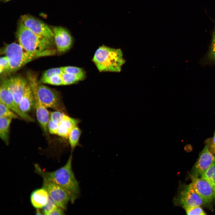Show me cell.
Wrapping results in <instances>:
<instances>
[{"mask_svg":"<svg viewBox=\"0 0 215 215\" xmlns=\"http://www.w3.org/2000/svg\"><path fill=\"white\" fill-rule=\"evenodd\" d=\"M72 158L71 154L64 165L52 172L43 170L37 164L34 166L36 172L43 179L52 182L63 188L68 195L71 203L73 204L79 197L80 190L72 169Z\"/></svg>","mask_w":215,"mask_h":215,"instance_id":"cell-1","label":"cell"},{"mask_svg":"<svg viewBox=\"0 0 215 215\" xmlns=\"http://www.w3.org/2000/svg\"><path fill=\"white\" fill-rule=\"evenodd\" d=\"M16 36L19 44L27 52L42 54L44 56L55 53L51 49L53 44V39L34 33L26 27L21 21L18 27Z\"/></svg>","mask_w":215,"mask_h":215,"instance_id":"cell-2","label":"cell"},{"mask_svg":"<svg viewBox=\"0 0 215 215\" xmlns=\"http://www.w3.org/2000/svg\"><path fill=\"white\" fill-rule=\"evenodd\" d=\"M92 61L100 72L117 73L121 71L125 62L121 49L103 45L96 50Z\"/></svg>","mask_w":215,"mask_h":215,"instance_id":"cell-3","label":"cell"},{"mask_svg":"<svg viewBox=\"0 0 215 215\" xmlns=\"http://www.w3.org/2000/svg\"><path fill=\"white\" fill-rule=\"evenodd\" d=\"M29 82L32 88L35 97L47 108L64 112L65 108L59 93L56 91L36 82L30 77Z\"/></svg>","mask_w":215,"mask_h":215,"instance_id":"cell-4","label":"cell"},{"mask_svg":"<svg viewBox=\"0 0 215 215\" xmlns=\"http://www.w3.org/2000/svg\"><path fill=\"white\" fill-rule=\"evenodd\" d=\"M2 53L7 58L10 64L8 72L17 70L35 58L43 56L42 54H34L25 51L19 44L12 43L7 45Z\"/></svg>","mask_w":215,"mask_h":215,"instance_id":"cell-5","label":"cell"},{"mask_svg":"<svg viewBox=\"0 0 215 215\" xmlns=\"http://www.w3.org/2000/svg\"><path fill=\"white\" fill-rule=\"evenodd\" d=\"M173 202L175 205L181 206L184 209L192 206L206 205L191 184L180 185Z\"/></svg>","mask_w":215,"mask_h":215,"instance_id":"cell-6","label":"cell"},{"mask_svg":"<svg viewBox=\"0 0 215 215\" xmlns=\"http://www.w3.org/2000/svg\"><path fill=\"white\" fill-rule=\"evenodd\" d=\"M0 102L6 105L19 117L27 122H34V119L31 116L21 110L9 90L5 80L0 85Z\"/></svg>","mask_w":215,"mask_h":215,"instance_id":"cell-7","label":"cell"},{"mask_svg":"<svg viewBox=\"0 0 215 215\" xmlns=\"http://www.w3.org/2000/svg\"><path fill=\"white\" fill-rule=\"evenodd\" d=\"M43 179L42 187L47 191L50 197L56 205L64 211L67 208L70 199L65 190L56 183L46 179Z\"/></svg>","mask_w":215,"mask_h":215,"instance_id":"cell-8","label":"cell"},{"mask_svg":"<svg viewBox=\"0 0 215 215\" xmlns=\"http://www.w3.org/2000/svg\"><path fill=\"white\" fill-rule=\"evenodd\" d=\"M190 177L191 184L206 205L212 202L215 199V192L211 185L201 177Z\"/></svg>","mask_w":215,"mask_h":215,"instance_id":"cell-9","label":"cell"},{"mask_svg":"<svg viewBox=\"0 0 215 215\" xmlns=\"http://www.w3.org/2000/svg\"><path fill=\"white\" fill-rule=\"evenodd\" d=\"M21 21L26 27L37 35L50 39L54 38L53 31L47 24L30 15L22 16Z\"/></svg>","mask_w":215,"mask_h":215,"instance_id":"cell-10","label":"cell"},{"mask_svg":"<svg viewBox=\"0 0 215 215\" xmlns=\"http://www.w3.org/2000/svg\"><path fill=\"white\" fill-rule=\"evenodd\" d=\"M215 162V156L210 151L206 144L199 154L190 176L197 177L201 176Z\"/></svg>","mask_w":215,"mask_h":215,"instance_id":"cell-11","label":"cell"},{"mask_svg":"<svg viewBox=\"0 0 215 215\" xmlns=\"http://www.w3.org/2000/svg\"><path fill=\"white\" fill-rule=\"evenodd\" d=\"M54 38L57 51L60 53L65 52L71 47L73 39L69 31L61 26L53 28Z\"/></svg>","mask_w":215,"mask_h":215,"instance_id":"cell-12","label":"cell"},{"mask_svg":"<svg viewBox=\"0 0 215 215\" xmlns=\"http://www.w3.org/2000/svg\"><path fill=\"white\" fill-rule=\"evenodd\" d=\"M5 80L9 90L19 106L28 82L25 78L19 76L12 77Z\"/></svg>","mask_w":215,"mask_h":215,"instance_id":"cell-13","label":"cell"},{"mask_svg":"<svg viewBox=\"0 0 215 215\" xmlns=\"http://www.w3.org/2000/svg\"><path fill=\"white\" fill-rule=\"evenodd\" d=\"M35 98L34 107L36 116L39 123L45 134H48V124L50 118V114L47 108L37 99Z\"/></svg>","mask_w":215,"mask_h":215,"instance_id":"cell-14","label":"cell"},{"mask_svg":"<svg viewBox=\"0 0 215 215\" xmlns=\"http://www.w3.org/2000/svg\"><path fill=\"white\" fill-rule=\"evenodd\" d=\"M49 197L44 187L34 190L31 194L30 200L32 205L36 209H42L47 203Z\"/></svg>","mask_w":215,"mask_h":215,"instance_id":"cell-15","label":"cell"},{"mask_svg":"<svg viewBox=\"0 0 215 215\" xmlns=\"http://www.w3.org/2000/svg\"><path fill=\"white\" fill-rule=\"evenodd\" d=\"M79 122V119L66 115L59 124L57 135L63 138H68L72 129L78 125Z\"/></svg>","mask_w":215,"mask_h":215,"instance_id":"cell-16","label":"cell"},{"mask_svg":"<svg viewBox=\"0 0 215 215\" xmlns=\"http://www.w3.org/2000/svg\"><path fill=\"white\" fill-rule=\"evenodd\" d=\"M35 98L33 91L29 82L19 104V107L23 112L27 113L34 106Z\"/></svg>","mask_w":215,"mask_h":215,"instance_id":"cell-17","label":"cell"},{"mask_svg":"<svg viewBox=\"0 0 215 215\" xmlns=\"http://www.w3.org/2000/svg\"><path fill=\"white\" fill-rule=\"evenodd\" d=\"M12 118L0 117V137L7 145L9 144L10 126Z\"/></svg>","mask_w":215,"mask_h":215,"instance_id":"cell-18","label":"cell"},{"mask_svg":"<svg viewBox=\"0 0 215 215\" xmlns=\"http://www.w3.org/2000/svg\"><path fill=\"white\" fill-rule=\"evenodd\" d=\"M82 134V130L78 125L74 127L68 137L71 151H73L76 146L79 145V141Z\"/></svg>","mask_w":215,"mask_h":215,"instance_id":"cell-19","label":"cell"},{"mask_svg":"<svg viewBox=\"0 0 215 215\" xmlns=\"http://www.w3.org/2000/svg\"><path fill=\"white\" fill-rule=\"evenodd\" d=\"M205 57V62L207 64H215V24L212 32L211 43Z\"/></svg>","mask_w":215,"mask_h":215,"instance_id":"cell-20","label":"cell"},{"mask_svg":"<svg viewBox=\"0 0 215 215\" xmlns=\"http://www.w3.org/2000/svg\"><path fill=\"white\" fill-rule=\"evenodd\" d=\"M201 177L211 185L215 192V162L212 164Z\"/></svg>","mask_w":215,"mask_h":215,"instance_id":"cell-21","label":"cell"},{"mask_svg":"<svg viewBox=\"0 0 215 215\" xmlns=\"http://www.w3.org/2000/svg\"><path fill=\"white\" fill-rule=\"evenodd\" d=\"M64 85L76 83L84 79L85 78L75 75L63 72L61 75Z\"/></svg>","mask_w":215,"mask_h":215,"instance_id":"cell-22","label":"cell"},{"mask_svg":"<svg viewBox=\"0 0 215 215\" xmlns=\"http://www.w3.org/2000/svg\"><path fill=\"white\" fill-rule=\"evenodd\" d=\"M63 72L77 75L85 78V72L82 68L72 66L60 67Z\"/></svg>","mask_w":215,"mask_h":215,"instance_id":"cell-23","label":"cell"},{"mask_svg":"<svg viewBox=\"0 0 215 215\" xmlns=\"http://www.w3.org/2000/svg\"><path fill=\"white\" fill-rule=\"evenodd\" d=\"M10 117L13 119L19 118V116L6 105L0 102V117Z\"/></svg>","mask_w":215,"mask_h":215,"instance_id":"cell-24","label":"cell"},{"mask_svg":"<svg viewBox=\"0 0 215 215\" xmlns=\"http://www.w3.org/2000/svg\"><path fill=\"white\" fill-rule=\"evenodd\" d=\"M41 83L54 85H64L62 79L60 75H55L42 81Z\"/></svg>","mask_w":215,"mask_h":215,"instance_id":"cell-25","label":"cell"},{"mask_svg":"<svg viewBox=\"0 0 215 215\" xmlns=\"http://www.w3.org/2000/svg\"><path fill=\"white\" fill-rule=\"evenodd\" d=\"M63 72L61 67L52 68L44 72L40 80V82L55 75H61Z\"/></svg>","mask_w":215,"mask_h":215,"instance_id":"cell-26","label":"cell"},{"mask_svg":"<svg viewBox=\"0 0 215 215\" xmlns=\"http://www.w3.org/2000/svg\"><path fill=\"white\" fill-rule=\"evenodd\" d=\"M187 215H204L206 214L200 206H196L184 209Z\"/></svg>","mask_w":215,"mask_h":215,"instance_id":"cell-27","label":"cell"},{"mask_svg":"<svg viewBox=\"0 0 215 215\" xmlns=\"http://www.w3.org/2000/svg\"><path fill=\"white\" fill-rule=\"evenodd\" d=\"M66 115L64 112L55 110L50 113V119L53 122L59 124Z\"/></svg>","mask_w":215,"mask_h":215,"instance_id":"cell-28","label":"cell"},{"mask_svg":"<svg viewBox=\"0 0 215 215\" xmlns=\"http://www.w3.org/2000/svg\"><path fill=\"white\" fill-rule=\"evenodd\" d=\"M58 206L54 201L49 196L47 204L42 208L43 214L48 215V214Z\"/></svg>","mask_w":215,"mask_h":215,"instance_id":"cell-29","label":"cell"},{"mask_svg":"<svg viewBox=\"0 0 215 215\" xmlns=\"http://www.w3.org/2000/svg\"><path fill=\"white\" fill-rule=\"evenodd\" d=\"M10 69V64L7 57L5 56L0 59V73L1 74L5 71H9Z\"/></svg>","mask_w":215,"mask_h":215,"instance_id":"cell-30","label":"cell"},{"mask_svg":"<svg viewBox=\"0 0 215 215\" xmlns=\"http://www.w3.org/2000/svg\"><path fill=\"white\" fill-rule=\"evenodd\" d=\"M58 125L50 118L47 125L48 132L52 134L57 135Z\"/></svg>","mask_w":215,"mask_h":215,"instance_id":"cell-31","label":"cell"},{"mask_svg":"<svg viewBox=\"0 0 215 215\" xmlns=\"http://www.w3.org/2000/svg\"><path fill=\"white\" fill-rule=\"evenodd\" d=\"M209 149L213 154H215V132L212 139L207 143Z\"/></svg>","mask_w":215,"mask_h":215,"instance_id":"cell-32","label":"cell"},{"mask_svg":"<svg viewBox=\"0 0 215 215\" xmlns=\"http://www.w3.org/2000/svg\"><path fill=\"white\" fill-rule=\"evenodd\" d=\"M64 211L62 208L57 206L49 213L48 215H64Z\"/></svg>","mask_w":215,"mask_h":215,"instance_id":"cell-33","label":"cell"},{"mask_svg":"<svg viewBox=\"0 0 215 215\" xmlns=\"http://www.w3.org/2000/svg\"><path fill=\"white\" fill-rule=\"evenodd\" d=\"M40 209H36V215H41L42 214L41 213V211L39 210Z\"/></svg>","mask_w":215,"mask_h":215,"instance_id":"cell-34","label":"cell"},{"mask_svg":"<svg viewBox=\"0 0 215 215\" xmlns=\"http://www.w3.org/2000/svg\"></svg>","mask_w":215,"mask_h":215,"instance_id":"cell-35","label":"cell"}]
</instances>
